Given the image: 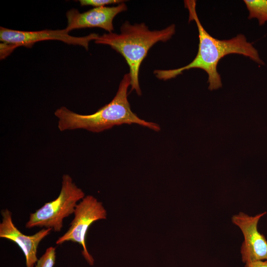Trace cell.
<instances>
[{"mask_svg": "<svg viewBox=\"0 0 267 267\" xmlns=\"http://www.w3.org/2000/svg\"><path fill=\"white\" fill-rule=\"evenodd\" d=\"M266 212L255 216L240 212L232 217V222L241 230L244 241L240 249L242 261L244 263L267 260V240L258 230L260 219Z\"/></svg>", "mask_w": 267, "mask_h": 267, "instance_id": "obj_7", "label": "cell"}, {"mask_svg": "<svg viewBox=\"0 0 267 267\" xmlns=\"http://www.w3.org/2000/svg\"><path fill=\"white\" fill-rule=\"evenodd\" d=\"M16 48L12 44L6 43H0V59H3L10 54Z\"/></svg>", "mask_w": 267, "mask_h": 267, "instance_id": "obj_13", "label": "cell"}, {"mask_svg": "<svg viewBox=\"0 0 267 267\" xmlns=\"http://www.w3.org/2000/svg\"><path fill=\"white\" fill-rule=\"evenodd\" d=\"M85 197L84 192L78 187L71 177L68 174L63 175L58 196L31 213L25 227L51 228L54 232H60L63 227V220L74 214L78 202Z\"/></svg>", "mask_w": 267, "mask_h": 267, "instance_id": "obj_4", "label": "cell"}, {"mask_svg": "<svg viewBox=\"0 0 267 267\" xmlns=\"http://www.w3.org/2000/svg\"><path fill=\"white\" fill-rule=\"evenodd\" d=\"M127 9L124 2L114 6L94 7L83 13L72 9L66 13L67 26L65 30L69 32L75 29L98 27L111 33L114 30V17Z\"/></svg>", "mask_w": 267, "mask_h": 267, "instance_id": "obj_9", "label": "cell"}, {"mask_svg": "<svg viewBox=\"0 0 267 267\" xmlns=\"http://www.w3.org/2000/svg\"><path fill=\"white\" fill-rule=\"evenodd\" d=\"M124 0H80L81 6H92L95 7L105 6L106 5L114 3H121Z\"/></svg>", "mask_w": 267, "mask_h": 267, "instance_id": "obj_12", "label": "cell"}, {"mask_svg": "<svg viewBox=\"0 0 267 267\" xmlns=\"http://www.w3.org/2000/svg\"><path fill=\"white\" fill-rule=\"evenodd\" d=\"M249 11V19L256 18L260 26L267 22V0H244Z\"/></svg>", "mask_w": 267, "mask_h": 267, "instance_id": "obj_10", "label": "cell"}, {"mask_svg": "<svg viewBox=\"0 0 267 267\" xmlns=\"http://www.w3.org/2000/svg\"><path fill=\"white\" fill-rule=\"evenodd\" d=\"M1 215L0 237L15 243L25 256L26 267H35L39 259L37 251L39 243L50 233L52 229L43 228L33 235H25L14 224L12 213L8 209L2 210Z\"/></svg>", "mask_w": 267, "mask_h": 267, "instance_id": "obj_8", "label": "cell"}, {"mask_svg": "<svg viewBox=\"0 0 267 267\" xmlns=\"http://www.w3.org/2000/svg\"><path fill=\"white\" fill-rule=\"evenodd\" d=\"M56 261V249L48 247L43 255L38 259L35 267H54Z\"/></svg>", "mask_w": 267, "mask_h": 267, "instance_id": "obj_11", "label": "cell"}, {"mask_svg": "<svg viewBox=\"0 0 267 267\" xmlns=\"http://www.w3.org/2000/svg\"><path fill=\"white\" fill-rule=\"evenodd\" d=\"M131 86L129 73L125 74L113 99L96 112L89 115L75 113L64 106L57 109L54 115L58 119L60 131L84 129L98 133L123 124H133L148 128L156 132L160 130L156 123L139 118L131 110L128 100V89Z\"/></svg>", "mask_w": 267, "mask_h": 267, "instance_id": "obj_2", "label": "cell"}, {"mask_svg": "<svg viewBox=\"0 0 267 267\" xmlns=\"http://www.w3.org/2000/svg\"><path fill=\"white\" fill-rule=\"evenodd\" d=\"M245 267H267V260L247 262L245 263Z\"/></svg>", "mask_w": 267, "mask_h": 267, "instance_id": "obj_14", "label": "cell"}, {"mask_svg": "<svg viewBox=\"0 0 267 267\" xmlns=\"http://www.w3.org/2000/svg\"><path fill=\"white\" fill-rule=\"evenodd\" d=\"M68 33L65 29L23 31L0 27V41L12 44L16 48L20 46L31 47L35 43L43 41L58 40L69 44L82 46L88 50L90 41H95L99 36L92 33L85 37H76Z\"/></svg>", "mask_w": 267, "mask_h": 267, "instance_id": "obj_6", "label": "cell"}, {"mask_svg": "<svg viewBox=\"0 0 267 267\" xmlns=\"http://www.w3.org/2000/svg\"><path fill=\"white\" fill-rule=\"evenodd\" d=\"M74 215L70 227L55 243L61 245L67 241L78 243L82 247V254L84 259L89 265L93 266L94 260L87 249L86 236L93 222L106 219V210L101 202L92 195H87L77 204Z\"/></svg>", "mask_w": 267, "mask_h": 267, "instance_id": "obj_5", "label": "cell"}, {"mask_svg": "<svg viewBox=\"0 0 267 267\" xmlns=\"http://www.w3.org/2000/svg\"><path fill=\"white\" fill-rule=\"evenodd\" d=\"M175 33V25L163 30L151 31L144 23L132 25L126 21L121 26L120 33L99 35L94 42L110 46L124 57L130 69L131 90L140 95L138 74L142 61L155 44L168 41Z\"/></svg>", "mask_w": 267, "mask_h": 267, "instance_id": "obj_3", "label": "cell"}, {"mask_svg": "<svg viewBox=\"0 0 267 267\" xmlns=\"http://www.w3.org/2000/svg\"><path fill=\"white\" fill-rule=\"evenodd\" d=\"M185 7L189 12V21L194 20L199 33L198 50L194 59L188 65L179 68L170 70H156V77L163 80L175 78L183 71L192 68L204 70L208 75L209 89H218L222 87L221 76L217 71L218 64L227 54L236 53L249 57L260 64H264L258 50L248 42L246 37L239 34L229 40H220L211 36L201 24L196 11V1L184 0Z\"/></svg>", "mask_w": 267, "mask_h": 267, "instance_id": "obj_1", "label": "cell"}]
</instances>
